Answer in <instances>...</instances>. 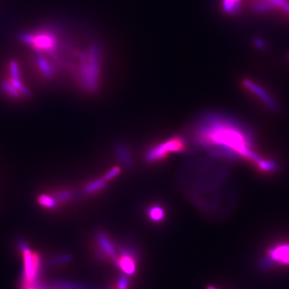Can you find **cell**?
Returning a JSON list of instances; mask_svg holds the SVG:
<instances>
[{"mask_svg":"<svg viewBox=\"0 0 289 289\" xmlns=\"http://www.w3.org/2000/svg\"><path fill=\"white\" fill-rule=\"evenodd\" d=\"M56 200H54L52 198L47 196V195H41V197L39 198V202L43 205V206L50 207V208H53L56 207Z\"/></svg>","mask_w":289,"mask_h":289,"instance_id":"obj_17","label":"cell"},{"mask_svg":"<svg viewBox=\"0 0 289 289\" xmlns=\"http://www.w3.org/2000/svg\"><path fill=\"white\" fill-rule=\"evenodd\" d=\"M267 1L273 4L277 5L289 14V2H288L286 0H267Z\"/></svg>","mask_w":289,"mask_h":289,"instance_id":"obj_22","label":"cell"},{"mask_svg":"<svg viewBox=\"0 0 289 289\" xmlns=\"http://www.w3.org/2000/svg\"><path fill=\"white\" fill-rule=\"evenodd\" d=\"M268 257L276 264L289 266V244L278 245L269 250Z\"/></svg>","mask_w":289,"mask_h":289,"instance_id":"obj_10","label":"cell"},{"mask_svg":"<svg viewBox=\"0 0 289 289\" xmlns=\"http://www.w3.org/2000/svg\"><path fill=\"white\" fill-rule=\"evenodd\" d=\"M190 140L195 148L219 159L245 157L257 163L261 157L251 150V138L233 117L221 112H207L193 124Z\"/></svg>","mask_w":289,"mask_h":289,"instance_id":"obj_1","label":"cell"},{"mask_svg":"<svg viewBox=\"0 0 289 289\" xmlns=\"http://www.w3.org/2000/svg\"><path fill=\"white\" fill-rule=\"evenodd\" d=\"M75 58V68L80 86L88 92H96L102 71L101 47L96 44H91L89 47L80 50Z\"/></svg>","mask_w":289,"mask_h":289,"instance_id":"obj_3","label":"cell"},{"mask_svg":"<svg viewBox=\"0 0 289 289\" xmlns=\"http://www.w3.org/2000/svg\"><path fill=\"white\" fill-rule=\"evenodd\" d=\"M96 240L98 245V256L111 258L114 261L117 257V245H115L110 236L104 231H98L96 234Z\"/></svg>","mask_w":289,"mask_h":289,"instance_id":"obj_7","label":"cell"},{"mask_svg":"<svg viewBox=\"0 0 289 289\" xmlns=\"http://www.w3.org/2000/svg\"><path fill=\"white\" fill-rule=\"evenodd\" d=\"M20 40L22 43L29 45L34 52L52 57L53 61H60L57 57L65 49L58 32L49 27L21 34Z\"/></svg>","mask_w":289,"mask_h":289,"instance_id":"obj_4","label":"cell"},{"mask_svg":"<svg viewBox=\"0 0 289 289\" xmlns=\"http://www.w3.org/2000/svg\"><path fill=\"white\" fill-rule=\"evenodd\" d=\"M130 285V279L126 275H121L117 280V289H128Z\"/></svg>","mask_w":289,"mask_h":289,"instance_id":"obj_20","label":"cell"},{"mask_svg":"<svg viewBox=\"0 0 289 289\" xmlns=\"http://www.w3.org/2000/svg\"><path fill=\"white\" fill-rule=\"evenodd\" d=\"M241 0H223L222 7L227 13H232L238 9Z\"/></svg>","mask_w":289,"mask_h":289,"instance_id":"obj_16","label":"cell"},{"mask_svg":"<svg viewBox=\"0 0 289 289\" xmlns=\"http://www.w3.org/2000/svg\"><path fill=\"white\" fill-rule=\"evenodd\" d=\"M23 260H24L25 282L27 285L32 284L38 276L39 270L41 267V260L38 255L32 253L27 246H23Z\"/></svg>","mask_w":289,"mask_h":289,"instance_id":"obj_6","label":"cell"},{"mask_svg":"<svg viewBox=\"0 0 289 289\" xmlns=\"http://www.w3.org/2000/svg\"><path fill=\"white\" fill-rule=\"evenodd\" d=\"M107 182L104 177L92 180L89 183L86 184V186L84 187V192L89 195L102 192L107 187Z\"/></svg>","mask_w":289,"mask_h":289,"instance_id":"obj_13","label":"cell"},{"mask_svg":"<svg viewBox=\"0 0 289 289\" xmlns=\"http://www.w3.org/2000/svg\"><path fill=\"white\" fill-rule=\"evenodd\" d=\"M35 61L40 71L47 78H51L56 73V68L53 64L43 55L36 53Z\"/></svg>","mask_w":289,"mask_h":289,"instance_id":"obj_12","label":"cell"},{"mask_svg":"<svg viewBox=\"0 0 289 289\" xmlns=\"http://www.w3.org/2000/svg\"><path fill=\"white\" fill-rule=\"evenodd\" d=\"M121 169L119 166H114L112 167L110 171H108L106 174H105L103 177L107 182H110L111 180L114 179L115 178H117L120 174H121Z\"/></svg>","mask_w":289,"mask_h":289,"instance_id":"obj_19","label":"cell"},{"mask_svg":"<svg viewBox=\"0 0 289 289\" xmlns=\"http://www.w3.org/2000/svg\"><path fill=\"white\" fill-rule=\"evenodd\" d=\"M255 9L256 11H265V10L270 8V4H267V2H261V3H256L255 5Z\"/></svg>","mask_w":289,"mask_h":289,"instance_id":"obj_23","label":"cell"},{"mask_svg":"<svg viewBox=\"0 0 289 289\" xmlns=\"http://www.w3.org/2000/svg\"><path fill=\"white\" fill-rule=\"evenodd\" d=\"M188 147L189 141L186 137L182 135H173L150 145L145 151L144 158L147 163H158L167 159L171 155L186 152Z\"/></svg>","mask_w":289,"mask_h":289,"instance_id":"obj_5","label":"cell"},{"mask_svg":"<svg viewBox=\"0 0 289 289\" xmlns=\"http://www.w3.org/2000/svg\"><path fill=\"white\" fill-rule=\"evenodd\" d=\"M256 165H258L259 168L261 171H265V172H271V171H276V169L278 168V165L276 161H272V160L261 159L258 161Z\"/></svg>","mask_w":289,"mask_h":289,"instance_id":"obj_14","label":"cell"},{"mask_svg":"<svg viewBox=\"0 0 289 289\" xmlns=\"http://www.w3.org/2000/svg\"><path fill=\"white\" fill-rule=\"evenodd\" d=\"M145 213L149 221L155 224H160L167 218V209L165 205L159 202L149 203L146 206Z\"/></svg>","mask_w":289,"mask_h":289,"instance_id":"obj_9","label":"cell"},{"mask_svg":"<svg viewBox=\"0 0 289 289\" xmlns=\"http://www.w3.org/2000/svg\"><path fill=\"white\" fill-rule=\"evenodd\" d=\"M73 198V193L70 191H61L56 195V201L58 202H67Z\"/></svg>","mask_w":289,"mask_h":289,"instance_id":"obj_18","label":"cell"},{"mask_svg":"<svg viewBox=\"0 0 289 289\" xmlns=\"http://www.w3.org/2000/svg\"><path fill=\"white\" fill-rule=\"evenodd\" d=\"M115 155L122 166L125 167L133 166L134 157L132 151L126 144L117 143L115 146Z\"/></svg>","mask_w":289,"mask_h":289,"instance_id":"obj_11","label":"cell"},{"mask_svg":"<svg viewBox=\"0 0 289 289\" xmlns=\"http://www.w3.org/2000/svg\"><path fill=\"white\" fill-rule=\"evenodd\" d=\"M1 89L2 91H4L7 95L14 97H17L20 96L21 92L16 89V88L10 82V81H3L1 83Z\"/></svg>","mask_w":289,"mask_h":289,"instance_id":"obj_15","label":"cell"},{"mask_svg":"<svg viewBox=\"0 0 289 289\" xmlns=\"http://www.w3.org/2000/svg\"><path fill=\"white\" fill-rule=\"evenodd\" d=\"M243 84L246 89L257 96L258 98L260 99V101H262L268 109L271 110H277V104L275 100L262 87H260L259 85L248 79H245V81H243Z\"/></svg>","mask_w":289,"mask_h":289,"instance_id":"obj_8","label":"cell"},{"mask_svg":"<svg viewBox=\"0 0 289 289\" xmlns=\"http://www.w3.org/2000/svg\"><path fill=\"white\" fill-rule=\"evenodd\" d=\"M11 78L20 79V69L16 61H11L9 65Z\"/></svg>","mask_w":289,"mask_h":289,"instance_id":"obj_21","label":"cell"},{"mask_svg":"<svg viewBox=\"0 0 289 289\" xmlns=\"http://www.w3.org/2000/svg\"><path fill=\"white\" fill-rule=\"evenodd\" d=\"M207 289H216V288L213 287V286H208V287H207Z\"/></svg>","mask_w":289,"mask_h":289,"instance_id":"obj_24","label":"cell"},{"mask_svg":"<svg viewBox=\"0 0 289 289\" xmlns=\"http://www.w3.org/2000/svg\"><path fill=\"white\" fill-rule=\"evenodd\" d=\"M223 174L211 159L202 157L192 160L180 172V186L200 211L212 213L220 204V187Z\"/></svg>","mask_w":289,"mask_h":289,"instance_id":"obj_2","label":"cell"}]
</instances>
